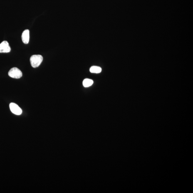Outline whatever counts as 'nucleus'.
I'll return each instance as SVG.
<instances>
[{"label": "nucleus", "mask_w": 193, "mask_h": 193, "mask_svg": "<svg viewBox=\"0 0 193 193\" xmlns=\"http://www.w3.org/2000/svg\"><path fill=\"white\" fill-rule=\"evenodd\" d=\"M43 57L40 55H34L31 57L30 60L32 66L37 68L39 66L42 62Z\"/></svg>", "instance_id": "nucleus-1"}, {"label": "nucleus", "mask_w": 193, "mask_h": 193, "mask_svg": "<svg viewBox=\"0 0 193 193\" xmlns=\"http://www.w3.org/2000/svg\"><path fill=\"white\" fill-rule=\"evenodd\" d=\"M8 75L11 78L19 79L22 76L21 70L16 67L11 68L8 72Z\"/></svg>", "instance_id": "nucleus-2"}, {"label": "nucleus", "mask_w": 193, "mask_h": 193, "mask_svg": "<svg viewBox=\"0 0 193 193\" xmlns=\"http://www.w3.org/2000/svg\"><path fill=\"white\" fill-rule=\"evenodd\" d=\"M11 48L7 41H4L0 44V53H9Z\"/></svg>", "instance_id": "nucleus-3"}, {"label": "nucleus", "mask_w": 193, "mask_h": 193, "mask_svg": "<svg viewBox=\"0 0 193 193\" xmlns=\"http://www.w3.org/2000/svg\"><path fill=\"white\" fill-rule=\"evenodd\" d=\"M9 107L11 112L15 115H21L22 112L21 109L17 104L14 103H10Z\"/></svg>", "instance_id": "nucleus-4"}, {"label": "nucleus", "mask_w": 193, "mask_h": 193, "mask_svg": "<svg viewBox=\"0 0 193 193\" xmlns=\"http://www.w3.org/2000/svg\"><path fill=\"white\" fill-rule=\"evenodd\" d=\"M22 40L23 43L26 44H28L29 40V31L26 29L23 31L22 36Z\"/></svg>", "instance_id": "nucleus-5"}, {"label": "nucleus", "mask_w": 193, "mask_h": 193, "mask_svg": "<svg viewBox=\"0 0 193 193\" xmlns=\"http://www.w3.org/2000/svg\"><path fill=\"white\" fill-rule=\"evenodd\" d=\"M90 71L92 73H99L101 72L102 69L98 66H92L90 69Z\"/></svg>", "instance_id": "nucleus-6"}, {"label": "nucleus", "mask_w": 193, "mask_h": 193, "mask_svg": "<svg viewBox=\"0 0 193 193\" xmlns=\"http://www.w3.org/2000/svg\"><path fill=\"white\" fill-rule=\"evenodd\" d=\"M93 83V80L89 79H85L84 80L83 82V86L85 87H88L91 86Z\"/></svg>", "instance_id": "nucleus-7"}]
</instances>
